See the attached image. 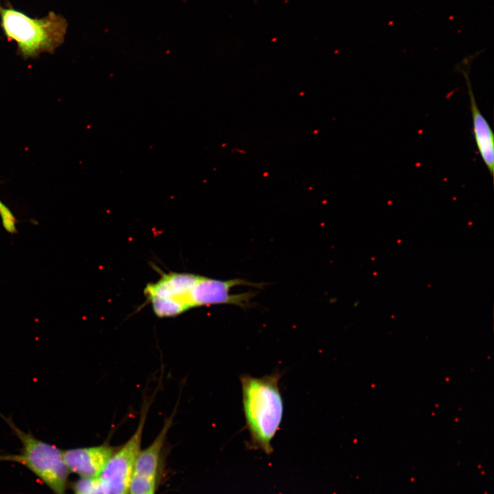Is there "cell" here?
Here are the masks:
<instances>
[{
	"label": "cell",
	"mask_w": 494,
	"mask_h": 494,
	"mask_svg": "<svg viewBox=\"0 0 494 494\" xmlns=\"http://www.w3.org/2000/svg\"><path fill=\"white\" fill-rule=\"evenodd\" d=\"M280 378L279 373L261 377L249 375L240 377L243 409L251 444L266 454L272 451L271 442L283 416Z\"/></svg>",
	"instance_id": "6da1fadb"
},
{
	"label": "cell",
	"mask_w": 494,
	"mask_h": 494,
	"mask_svg": "<svg viewBox=\"0 0 494 494\" xmlns=\"http://www.w3.org/2000/svg\"><path fill=\"white\" fill-rule=\"evenodd\" d=\"M0 27L7 38L16 43L18 54L28 59L59 47L64 41L68 23L53 11L44 17L32 18L11 5L0 4Z\"/></svg>",
	"instance_id": "7a4b0ae2"
},
{
	"label": "cell",
	"mask_w": 494,
	"mask_h": 494,
	"mask_svg": "<svg viewBox=\"0 0 494 494\" xmlns=\"http://www.w3.org/2000/svg\"><path fill=\"white\" fill-rule=\"evenodd\" d=\"M0 416L8 425L22 444L20 454L1 456V460L19 462L34 473L57 494H62L66 488L69 469L62 451L55 445L36 438L30 432L21 430L10 417Z\"/></svg>",
	"instance_id": "3957f363"
},
{
	"label": "cell",
	"mask_w": 494,
	"mask_h": 494,
	"mask_svg": "<svg viewBox=\"0 0 494 494\" xmlns=\"http://www.w3.org/2000/svg\"><path fill=\"white\" fill-rule=\"evenodd\" d=\"M149 405H143L135 432L119 449L115 450L99 474L104 494H128Z\"/></svg>",
	"instance_id": "277c9868"
},
{
	"label": "cell",
	"mask_w": 494,
	"mask_h": 494,
	"mask_svg": "<svg viewBox=\"0 0 494 494\" xmlns=\"http://www.w3.org/2000/svg\"><path fill=\"white\" fill-rule=\"evenodd\" d=\"M250 286L263 288L264 283H252L246 279L236 278L220 280L199 275L187 296L189 309L213 305H234L242 308H248L251 299L256 292L231 294V290L236 286Z\"/></svg>",
	"instance_id": "5b68a950"
},
{
	"label": "cell",
	"mask_w": 494,
	"mask_h": 494,
	"mask_svg": "<svg viewBox=\"0 0 494 494\" xmlns=\"http://www.w3.org/2000/svg\"><path fill=\"white\" fill-rule=\"evenodd\" d=\"M115 451L109 445L80 447L62 451L69 471L81 477H98Z\"/></svg>",
	"instance_id": "8992f818"
},
{
	"label": "cell",
	"mask_w": 494,
	"mask_h": 494,
	"mask_svg": "<svg viewBox=\"0 0 494 494\" xmlns=\"http://www.w3.org/2000/svg\"><path fill=\"white\" fill-rule=\"evenodd\" d=\"M467 85L468 95L471 112L473 132L478 152L489 169L491 176L494 172V135L486 119L482 114L477 104L472 85L469 79V69L459 66Z\"/></svg>",
	"instance_id": "52a82bcc"
},
{
	"label": "cell",
	"mask_w": 494,
	"mask_h": 494,
	"mask_svg": "<svg viewBox=\"0 0 494 494\" xmlns=\"http://www.w3.org/2000/svg\"><path fill=\"white\" fill-rule=\"evenodd\" d=\"M172 423L173 416H172L165 420L162 429L153 442L145 449L140 450L135 462L133 473L156 478L161 453Z\"/></svg>",
	"instance_id": "ba28073f"
},
{
	"label": "cell",
	"mask_w": 494,
	"mask_h": 494,
	"mask_svg": "<svg viewBox=\"0 0 494 494\" xmlns=\"http://www.w3.org/2000/svg\"><path fill=\"white\" fill-rule=\"evenodd\" d=\"M156 479L132 473L128 494H150L155 492Z\"/></svg>",
	"instance_id": "9c48e42d"
},
{
	"label": "cell",
	"mask_w": 494,
	"mask_h": 494,
	"mask_svg": "<svg viewBox=\"0 0 494 494\" xmlns=\"http://www.w3.org/2000/svg\"><path fill=\"white\" fill-rule=\"evenodd\" d=\"M75 494H104L98 477H82L74 484Z\"/></svg>",
	"instance_id": "30bf717a"
},
{
	"label": "cell",
	"mask_w": 494,
	"mask_h": 494,
	"mask_svg": "<svg viewBox=\"0 0 494 494\" xmlns=\"http://www.w3.org/2000/svg\"><path fill=\"white\" fill-rule=\"evenodd\" d=\"M0 218L2 226L8 233L16 232V219L11 210L0 200Z\"/></svg>",
	"instance_id": "8fae6325"
},
{
	"label": "cell",
	"mask_w": 494,
	"mask_h": 494,
	"mask_svg": "<svg viewBox=\"0 0 494 494\" xmlns=\"http://www.w3.org/2000/svg\"><path fill=\"white\" fill-rule=\"evenodd\" d=\"M150 494H155V492H153V493H150Z\"/></svg>",
	"instance_id": "7c38bea8"
}]
</instances>
